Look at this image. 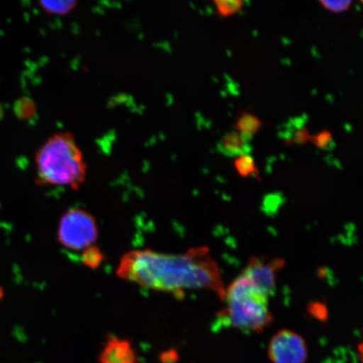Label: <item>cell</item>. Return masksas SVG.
Masks as SVG:
<instances>
[{
  "instance_id": "1",
  "label": "cell",
  "mask_w": 363,
  "mask_h": 363,
  "mask_svg": "<svg viewBox=\"0 0 363 363\" xmlns=\"http://www.w3.org/2000/svg\"><path fill=\"white\" fill-rule=\"evenodd\" d=\"M118 278L180 298L195 290H208L223 299L225 287L219 263L208 247H196L182 253H164L135 249L121 257Z\"/></svg>"
},
{
  "instance_id": "2",
  "label": "cell",
  "mask_w": 363,
  "mask_h": 363,
  "mask_svg": "<svg viewBox=\"0 0 363 363\" xmlns=\"http://www.w3.org/2000/svg\"><path fill=\"white\" fill-rule=\"evenodd\" d=\"M35 165L40 185L67 186L78 190L87 177L84 154L75 136L68 131L45 140L35 153Z\"/></svg>"
},
{
  "instance_id": "3",
  "label": "cell",
  "mask_w": 363,
  "mask_h": 363,
  "mask_svg": "<svg viewBox=\"0 0 363 363\" xmlns=\"http://www.w3.org/2000/svg\"><path fill=\"white\" fill-rule=\"evenodd\" d=\"M269 298L240 274L225 288V306L218 313L217 322L245 333H262L274 321Z\"/></svg>"
},
{
  "instance_id": "4",
  "label": "cell",
  "mask_w": 363,
  "mask_h": 363,
  "mask_svg": "<svg viewBox=\"0 0 363 363\" xmlns=\"http://www.w3.org/2000/svg\"><path fill=\"white\" fill-rule=\"evenodd\" d=\"M99 238V227L95 217L80 208L68 210L61 218L57 239L63 247L83 252L94 246Z\"/></svg>"
},
{
  "instance_id": "5",
  "label": "cell",
  "mask_w": 363,
  "mask_h": 363,
  "mask_svg": "<svg viewBox=\"0 0 363 363\" xmlns=\"http://www.w3.org/2000/svg\"><path fill=\"white\" fill-rule=\"evenodd\" d=\"M267 353L272 363H306L308 347L301 335L281 330L271 338Z\"/></svg>"
},
{
  "instance_id": "6",
  "label": "cell",
  "mask_w": 363,
  "mask_h": 363,
  "mask_svg": "<svg viewBox=\"0 0 363 363\" xmlns=\"http://www.w3.org/2000/svg\"><path fill=\"white\" fill-rule=\"evenodd\" d=\"M284 265L282 257H252L242 274L270 298L276 291L277 275Z\"/></svg>"
},
{
  "instance_id": "7",
  "label": "cell",
  "mask_w": 363,
  "mask_h": 363,
  "mask_svg": "<svg viewBox=\"0 0 363 363\" xmlns=\"http://www.w3.org/2000/svg\"><path fill=\"white\" fill-rule=\"evenodd\" d=\"M99 363H139V357L129 340L111 337L104 343Z\"/></svg>"
},
{
  "instance_id": "8",
  "label": "cell",
  "mask_w": 363,
  "mask_h": 363,
  "mask_svg": "<svg viewBox=\"0 0 363 363\" xmlns=\"http://www.w3.org/2000/svg\"><path fill=\"white\" fill-rule=\"evenodd\" d=\"M251 140H247L237 130L229 131L223 136L219 143L218 150L226 157H238L247 155L252 152Z\"/></svg>"
},
{
  "instance_id": "9",
  "label": "cell",
  "mask_w": 363,
  "mask_h": 363,
  "mask_svg": "<svg viewBox=\"0 0 363 363\" xmlns=\"http://www.w3.org/2000/svg\"><path fill=\"white\" fill-rule=\"evenodd\" d=\"M305 116L294 118L285 124L280 133L285 145L288 147L303 145L310 140L311 134L306 125Z\"/></svg>"
},
{
  "instance_id": "10",
  "label": "cell",
  "mask_w": 363,
  "mask_h": 363,
  "mask_svg": "<svg viewBox=\"0 0 363 363\" xmlns=\"http://www.w3.org/2000/svg\"><path fill=\"white\" fill-rule=\"evenodd\" d=\"M262 122L257 116L248 111L240 113L235 128L240 134L249 140H252L253 136L262 129Z\"/></svg>"
},
{
  "instance_id": "11",
  "label": "cell",
  "mask_w": 363,
  "mask_h": 363,
  "mask_svg": "<svg viewBox=\"0 0 363 363\" xmlns=\"http://www.w3.org/2000/svg\"><path fill=\"white\" fill-rule=\"evenodd\" d=\"M76 0H62V1H40V8L49 15L67 16L78 6Z\"/></svg>"
},
{
  "instance_id": "12",
  "label": "cell",
  "mask_w": 363,
  "mask_h": 363,
  "mask_svg": "<svg viewBox=\"0 0 363 363\" xmlns=\"http://www.w3.org/2000/svg\"><path fill=\"white\" fill-rule=\"evenodd\" d=\"M234 166L238 174L242 178H251V177L259 178V170L257 169L255 160L250 154L235 157Z\"/></svg>"
},
{
  "instance_id": "13",
  "label": "cell",
  "mask_w": 363,
  "mask_h": 363,
  "mask_svg": "<svg viewBox=\"0 0 363 363\" xmlns=\"http://www.w3.org/2000/svg\"><path fill=\"white\" fill-rule=\"evenodd\" d=\"M104 258V252L98 247H90L82 252L81 261L90 269H97L102 264Z\"/></svg>"
},
{
  "instance_id": "14",
  "label": "cell",
  "mask_w": 363,
  "mask_h": 363,
  "mask_svg": "<svg viewBox=\"0 0 363 363\" xmlns=\"http://www.w3.org/2000/svg\"><path fill=\"white\" fill-rule=\"evenodd\" d=\"M214 4L218 15L226 18L234 16L242 10L244 2L240 0H216Z\"/></svg>"
},
{
  "instance_id": "15",
  "label": "cell",
  "mask_w": 363,
  "mask_h": 363,
  "mask_svg": "<svg viewBox=\"0 0 363 363\" xmlns=\"http://www.w3.org/2000/svg\"><path fill=\"white\" fill-rule=\"evenodd\" d=\"M310 142L317 148L324 151H330L335 147L333 135L328 130H321L319 133L311 135Z\"/></svg>"
},
{
  "instance_id": "16",
  "label": "cell",
  "mask_w": 363,
  "mask_h": 363,
  "mask_svg": "<svg viewBox=\"0 0 363 363\" xmlns=\"http://www.w3.org/2000/svg\"><path fill=\"white\" fill-rule=\"evenodd\" d=\"M320 4L328 11L340 13L347 11L352 3V1H320Z\"/></svg>"
},
{
  "instance_id": "17",
  "label": "cell",
  "mask_w": 363,
  "mask_h": 363,
  "mask_svg": "<svg viewBox=\"0 0 363 363\" xmlns=\"http://www.w3.org/2000/svg\"><path fill=\"white\" fill-rule=\"evenodd\" d=\"M357 352H358V356H359V359L362 363H363V340L360 342L359 345H358L357 347Z\"/></svg>"
},
{
  "instance_id": "18",
  "label": "cell",
  "mask_w": 363,
  "mask_h": 363,
  "mask_svg": "<svg viewBox=\"0 0 363 363\" xmlns=\"http://www.w3.org/2000/svg\"><path fill=\"white\" fill-rule=\"evenodd\" d=\"M362 4H363V1H362Z\"/></svg>"
}]
</instances>
